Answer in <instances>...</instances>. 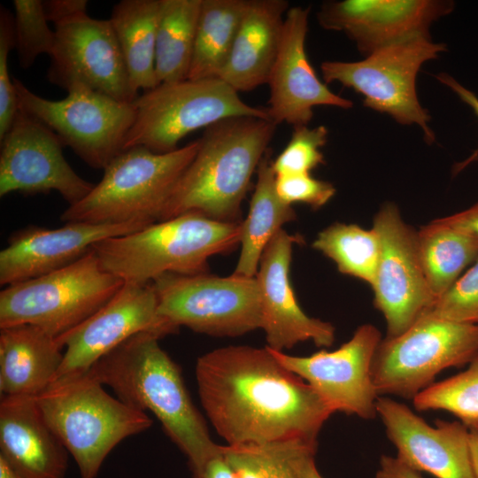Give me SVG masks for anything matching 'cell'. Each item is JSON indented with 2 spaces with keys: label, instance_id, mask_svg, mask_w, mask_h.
<instances>
[{
  "label": "cell",
  "instance_id": "1",
  "mask_svg": "<svg viewBox=\"0 0 478 478\" xmlns=\"http://www.w3.org/2000/svg\"><path fill=\"white\" fill-rule=\"evenodd\" d=\"M195 375L201 405L227 445L285 440L318 444L321 428L334 413L267 346L209 351L197 358Z\"/></svg>",
  "mask_w": 478,
  "mask_h": 478
},
{
  "label": "cell",
  "instance_id": "2",
  "mask_svg": "<svg viewBox=\"0 0 478 478\" xmlns=\"http://www.w3.org/2000/svg\"><path fill=\"white\" fill-rule=\"evenodd\" d=\"M159 339L150 332L136 334L90 370L121 402L153 413L194 470L218 454L221 445L212 441L178 365L160 347Z\"/></svg>",
  "mask_w": 478,
  "mask_h": 478
},
{
  "label": "cell",
  "instance_id": "3",
  "mask_svg": "<svg viewBox=\"0 0 478 478\" xmlns=\"http://www.w3.org/2000/svg\"><path fill=\"white\" fill-rule=\"evenodd\" d=\"M275 127L271 120L256 117L230 118L207 127L159 221L188 212L238 221L251 176L268 150Z\"/></svg>",
  "mask_w": 478,
  "mask_h": 478
},
{
  "label": "cell",
  "instance_id": "4",
  "mask_svg": "<svg viewBox=\"0 0 478 478\" xmlns=\"http://www.w3.org/2000/svg\"><path fill=\"white\" fill-rule=\"evenodd\" d=\"M242 221H220L188 212L141 230L110 237L92 250L101 266L123 281L146 284L165 274L207 272L208 259L240 244Z\"/></svg>",
  "mask_w": 478,
  "mask_h": 478
},
{
  "label": "cell",
  "instance_id": "5",
  "mask_svg": "<svg viewBox=\"0 0 478 478\" xmlns=\"http://www.w3.org/2000/svg\"><path fill=\"white\" fill-rule=\"evenodd\" d=\"M35 399L45 421L75 460L81 478H96L121 441L152 425L146 412L111 396L90 369L55 380Z\"/></svg>",
  "mask_w": 478,
  "mask_h": 478
},
{
  "label": "cell",
  "instance_id": "6",
  "mask_svg": "<svg viewBox=\"0 0 478 478\" xmlns=\"http://www.w3.org/2000/svg\"><path fill=\"white\" fill-rule=\"evenodd\" d=\"M199 147L200 138L165 153L141 146L123 150L104 169L101 181L81 201L69 205L60 220L96 224L159 221Z\"/></svg>",
  "mask_w": 478,
  "mask_h": 478
},
{
  "label": "cell",
  "instance_id": "7",
  "mask_svg": "<svg viewBox=\"0 0 478 478\" xmlns=\"http://www.w3.org/2000/svg\"><path fill=\"white\" fill-rule=\"evenodd\" d=\"M123 283L103 269L91 249L66 267L3 289L0 328L28 324L59 337L104 306Z\"/></svg>",
  "mask_w": 478,
  "mask_h": 478
},
{
  "label": "cell",
  "instance_id": "8",
  "mask_svg": "<svg viewBox=\"0 0 478 478\" xmlns=\"http://www.w3.org/2000/svg\"><path fill=\"white\" fill-rule=\"evenodd\" d=\"M135 120L124 149L144 147L165 153L189 134L236 117L269 119L266 109L247 104L220 78L160 83L133 102ZM270 120V119H269Z\"/></svg>",
  "mask_w": 478,
  "mask_h": 478
},
{
  "label": "cell",
  "instance_id": "9",
  "mask_svg": "<svg viewBox=\"0 0 478 478\" xmlns=\"http://www.w3.org/2000/svg\"><path fill=\"white\" fill-rule=\"evenodd\" d=\"M444 43L420 37L382 48L359 61L326 60L320 71L326 84L337 81L363 96L364 106L386 113L401 125H418L428 144L436 136L420 104L416 81L422 65L446 51Z\"/></svg>",
  "mask_w": 478,
  "mask_h": 478
},
{
  "label": "cell",
  "instance_id": "10",
  "mask_svg": "<svg viewBox=\"0 0 478 478\" xmlns=\"http://www.w3.org/2000/svg\"><path fill=\"white\" fill-rule=\"evenodd\" d=\"M478 353V324L421 316L408 329L379 343L372 377L379 396L413 399L443 370L462 366Z\"/></svg>",
  "mask_w": 478,
  "mask_h": 478
},
{
  "label": "cell",
  "instance_id": "11",
  "mask_svg": "<svg viewBox=\"0 0 478 478\" xmlns=\"http://www.w3.org/2000/svg\"><path fill=\"white\" fill-rule=\"evenodd\" d=\"M18 108L50 128L64 146L90 167L104 169L123 151L135 120L133 103L122 102L75 82L61 100L32 92L12 77Z\"/></svg>",
  "mask_w": 478,
  "mask_h": 478
},
{
  "label": "cell",
  "instance_id": "12",
  "mask_svg": "<svg viewBox=\"0 0 478 478\" xmlns=\"http://www.w3.org/2000/svg\"><path fill=\"white\" fill-rule=\"evenodd\" d=\"M161 317L176 328L212 336H239L263 327L256 277L165 274L152 281Z\"/></svg>",
  "mask_w": 478,
  "mask_h": 478
},
{
  "label": "cell",
  "instance_id": "13",
  "mask_svg": "<svg viewBox=\"0 0 478 478\" xmlns=\"http://www.w3.org/2000/svg\"><path fill=\"white\" fill-rule=\"evenodd\" d=\"M380 258L372 284L374 303L383 314L387 336H397L426 314L436 301L424 274L416 231L396 204L384 203L374 219Z\"/></svg>",
  "mask_w": 478,
  "mask_h": 478
},
{
  "label": "cell",
  "instance_id": "14",
  "mask_svg": "<svg viewBox=\"0 0 478 478\" xmlns=\"http://www.w3.org/2000/svg\"><path fill=\"white\" fill-rule=\"evenodd\" d=\"M382 341L372 324L359 326L338 349L310 356H292L269 350L288 370L306 382L335 412L372 420L380 397L372 377L375 351Z\"/></svg>",
  "mask_w": 478,
  "mask_h": 478
},
{
  "label": "cell",
  "instance_id": "15",
  "mask_svg": "<svg viewBox=\"0 0 478 478\" xmlns=\"http://www.w3.org/2000/svg\"><path fill=\"white\" fill-rule=\"evenodd\" d=\"M178 329L159 315L151 282L124 281L98 311L57 337L64 349V357L54 381L89 371L100 358L136 334L150 332L163 338Z\"/></svg>",
  "mask_w": 478,
  "mask_h": 478
},
{
  "label": "cell",
  "instance_id": "16",
  "mask_svg": "<svg viewBox=\"0 0 478 478\" xmlns=\"http://www.w3.org/2000/svg\"><path fill=\"white\" fill-rule=\"evenodd\" d=\"M0 142L1 197L12 192L34 195L54 190L71 205L94 187L68 164L58 135L19 108Z\"/></svg>",
  "mask_w": 478,
  "mask_h": 478
},
{
  "label": "cell",
  "instance_id": "17",
  "mask_svg": "<svg viewBox=\"0 0 478 478\" xmlns=\"http://www.w3.org/2000/svg\"><path fill=\"white\" fill-rule=\"evenodd\" d=\"M54 26L55 45L47 71L50 83L66 90L80 82L127 103L137 98L109 19L85 14Z\"/></svg>",
  "mask_w": 478,
  "mask_h": 478
},
{
  "label": "cell",
  "instance_id": "18",
  "mask_svg": "<svg viewBox=\"0 0 478 478\" xmlns=\"http://www.w3.org/2000/svg\"><path fill=\"white\" fill-rule=\"evenodd\" d=\"M454 6L447 0L328 1L317 19L324 29L343 32L366 57L391 44L431 38V25Z\"/></svg>",
  "mask_w": 478,
  "mask_h": 478
},
{
  "label": "cell",
  "instance_id": "19",
  "mask_svg": "<svg viewBox=\"0 0 478 478\" xmlns=\"http://www.w3.org/2000/svg\"><path fill=\"white\" fill-rule=\"evenodd\" d=\"M310 7H290L284 18L279 50L267 84L266 112L276 125L307 126L313 107L351 109L353 102L333 93L317 76L305 51Z\"/></svg>",
  "mask_w": 478,
  "mask_h": 478
},
{
  "label": "cell",
  "instance_id": "20",
  "mask_svg": "<svg viewBox=\"0 0 478 478\" xmlns=\"http://www.w3.org/2000/svg\"><path fill=\"white\" fill-rule=\"evenodd\" d=\"M376 411L397 458L407 466L436 478H474L464 423L438 420L432 427L407 405L384 396L378 397Z\"/></svg>",
  "mask_w": 478,
  "mask_h": 478
},
{
  "label": "cell",
  "instance_id": "21",
  "mask_svg": "<svg viewBox=\"0 0 478 478\" xmlns=\"http://www.w3.org/2000/svg\"><path fill=\"white\" fill-rule=\"evenodd\" d=\"M147 226L66 222L58 228L30 226L16 231L0 251V284L6 287L57 271L82 258L96 243Z\"/></svg>",
  "mask_w": 478,
  "mask_h": 478
},
{
  "label": "cell",
  "instance_id": "22",
  "mask_svg": "<svg viewBox=\"0 0 478 478\" xmlns=\"http://www.w3.org/2000/svg\"><path fill=\"white\" fill-rule=\"evenodd\" d=\"M301 239L280 229L266 246L256 275L261 293L262 329L266 346L277 351L305 341H312L319 347H329L335 341L334 326L305 313L291 286L292 248Z\"/></svg>",
  "mask_w": 478,
  "mask_h": 478
},
{
  "label": "cell",
  "instance_id": "23",
  "mask_svg": "<svg viewBox=\"0 0 478 478\" xmlns=\"http://www.w3.org/2000/svg\"><path fill=\"white\" fill-rule=\"evenodd\" d=\"M68 454L35 397L1 396L0 458L19 478H66Z\"/></svg>",
  "mask_w": 478,
  "mask_h": 478
},
{
  "label": "cell",
  "instance_id": "24",
  "mask_svg": "<svg viewBox=\"0 0 478 478\" xmlns=\"http://www.w3.org/2000/svg\"><path fill=\"white\" fill-rule=\"evenodd\" d=\"M289 9L286 0H248L220 80L237 92L267 83Z\"/></svg>",
  "mask_w": 478,
  "mask_h": 478
},
{
  "label": "cell",
  "instance_id": "25",
  "mask_svg": "<svg viewBox=\"0 0 478 478\" xmlns=\"http://www.w3.org/2000/svg\"><path fill=\"white\" fill-rule=\"evenodd\" d=\"M63 357L57 337L37 327L0 328L1 395L37 397L54 381Z\"/></svg>",
  "mask_w": 478,
  "mask_h": 478
},
{
  "label": "cell",
  "instance_id": "26",
  "mask_svg": "<svg viewBox=\"0 0 478 478\" xmlns=\"http://www.w3.org/2000/svg\"><path fill=\"white\" fill-rule=\"evenodd\" d=\"M160 0H122L109 19L118 40L132 89L150 90L156 75V37Z\"/></svg>",
  "mask_w": 478,
  "mask_h": 478
},
{
  "label": "cell",
  "instance_id": "27",
  "mask_svg": "<svg viewBox=\"0 0 478 478\" xmlns=\"http://www.w3.org/2000/svg\"><path fill=\"white\" fill-rule=\"evenodd\" d=\"M257 173L249 213L242 222L241 252L232 274L234 275L256 277L267 243L285 223L297 217L293 207L283 202L277 194L269 149L262 158Z\"/></svg>",
  "mask_w": 478,
  "mask_h": 478
},
{
  "label": "cell",
  "instance_id": "28",
  "mask_svg": "<svg viewBox=\"0 0 478 478\" xmlns=\"http://www.w3.org/2000/svg\"><path fill=\"white\" fill-rule=\"evenodd\" d=\"M420 263L436 300L478 257V237L460 229L444 218L416 231Z\"/></svg>",
  "mask_w": 478,
  "mask_h": 478
},
{
  "label": "cell",
  "instance_id": "29",
  "mask_svg": "<svg viewBox=\"0 0 478 478\" xmlns=\"http://www.w3.org/2000/svg\"><path fill=\"white\" fill-rule=\"evenodd\" d=\"M202 0H160L156 37L158 83L188 79Z\"/></svg>",
  "mask_w": 478,
  "mask_h": 478
},
{
  "label": "cell",
  "instance_id": "30",
  "mask_svg": "<svg viewBox=\"0 0 478 478\" xmlns=\"http://www.w3.org/2000/svg\"><path fill=\"white\" fill-rule=\"evenodd\" d=\"M248 0H202L188 79L219 78Z\"/></svg>",
  "mask_w": 478,
  "mask_h": 478
},
{
  "label": "cell",
  "instance_id": "31",
  "mask_svg": "<svg viewBox=\"0 0 478 478\" xmlns=\"http://www.w3.org/2000/svg\"><path fill=\"white\" fill-rule=\"evenodd\" d=\"M335 262L338 271L372 286L380 258V241L374 229L356 224L334 223L320 231L312 244Z\"/></svg>",
  "mask_w": 478,
  "mask_h": 478
},
{
  "label": "cell",
  "instance_id": "32",
  "mask_svg": "<svg viewBox=\"0 0 478 478\" xmlns=\"http://www.w3.org/2000/svg\"><path fill=\"white\" fill-rule=\"evenodd\" d=\"M302 440H285L263 444L221 445L225 459L236 478H299L298 464L309 449Z\"/></svg>",
  "mask_w": 478,
  "mask_h": 478
},
{
  "label": "cell",
  "instance_id": "33",
  "mask_svg": "<svg viewBox=\"0 0 478 478\" xmlns=\"http://www.w3.org/2000/svg\"><path fill=\"white\" fill-rule=\"evenodd\" d=\"M412 402L418 411H446L467 428L478 425V353L466 370L433 383Z\"/></svg>",
  "mask_w": 478,
  "mask_h": 478
},
{
  "label": "cell",
  "instance_id": "34",
  "mask_svg": "<svg viewBox=\"0 0 478 478\" xmlns=\"http://www.w3.org/2000/svg\"><path fill=\"white\" fill-rule=\"evenodd\" d=\"M14 37L19 66L28 69L38 56L51 55L55 30L49 26L42 1L14 0Z\"/></svg>",
  "mask_w": 478,
  "mask_h": 478
},
{
  "label": "cell",
  "instance_id": "35",
  "mask_svg": "<svg viewBox=\"0 0 478 478\" xmlns=\"http://www.w3.org/2000/svg\"><path fill=\"white\" fill-rule=\"evenodd\" d=\"M328 130L324 125L315 127H295L286 147L272 160L275 176L311 173L325 163L321 148L327 143Z\"/></svg>",
  "mask_w": 478,
  "mask_h": 478
},
{
  "label": "cell",
  "instance_id": "36",
  "mask_svg": "<svg viewBox=\"0 0 478 478\" xmlns=\"http://www.w3.org/2000/svg\"><path fill=\"white\" fill-rule=\"evenodd\" d=\"M427 313L451 321L478 324V257L473 266L436 298Z\"/></svg>",
  "mask_w": 478,
  "mask_h": 478
},
{
  "label": "cell",
  "instance_id": "37",
  "mask_svg": "<svg viewBox=\"0 0 478 478\" xmlns=\"http://www.w3.org/2000/svg\"><path fill=\"white\" fill-rule=\"evenodd\" d=\"M15 49L13 14L0 8V138L10 127L17 112L18 103L12 78L9 73L8 58Z\"/></svg>",
  "mask_w": 478,
  "mask_h": 478
},
{
  "label": "cell",
  "instance_id": "38",
  "mask_svg": "<svg viewBox=\"0 0 478 478\" xmlns=\"http://www.w3.org/2000/svg\"><path fill=\"white\" fill-rule=\"evenodd\" d=\"M275 188L286 204L301 203L312 209L325 205L335 193L331 182L313 178L311 173L275 176Z\"/></svg>",
  "mask_w": 478,
  "mask_h": 478
},
{
  "label": "cell",
  "instance_id": "39",
  "mask_svg": "<svg viewBox=\"0 0 478 478\" xmlns=\"http://www.w3.org/2000/svg\"><path fill=\"white\" fill-rule=\"evenodd\" d=\"M436 78L437 81H439V82L451 89L461 99V101H463L472 109L474 113L478 118V96L473 91L464 87L454 77L447 73H440L436 75ZM477 159L478 148L475 149L467 158L462 162L457 163L453 166V174H457Z\"/></svg>",
  "mask_w": 478,
  "mask_h": 478
},
{
  "label": "cell",
  "instance_id": "40",
  "mask_svg": "<svg viewBox=\"0 0 478 478\" xmlns=\"http://www.w3.org/2000/svg\"><path fill=\"white\" fill-rule=\"evenodd\" d=\"M42 4L49 22L54 25L88 14L87 0H47Z\"/></svg>",
  "mask_w": 478,
  "mask_h": 478
},
{
  "label": "cell",
  "instance_id": "41",
  "mask_svg": "<svg viewBox=\"0 0 478 478\" xmlns=\"http://www.w3.org/2000/svg\"><path fill=\"white\" fill-rule=\"evenodd\" d=\"M191 471L193 478H236L225 459L221 448L218 454Z\"/></svg>",
  "mask_w": 478,
  "mask_h": 478
},
{
  "label": "cell",
  "instance_id": "42",
  "mask_svg": "<svg viewBox=\"0 0 478 478\" xmlns=\"http://www.w3.org/2000/svg\"><path fill=\"white\" fill-rule=\"evenodd\" d=\"M376 478H422L420 472L415 471L397 457L382 455L380 459Z\"/></svg>",
  "mask_w": 478,
  "mask_h": 478
},
{
  "label": "cell",
  "instance_id": "43",
  "mask_svg": "<svg viewBox=\"0 0 478 478\" xmlns=\"http://www.w3.org/2000/svg\"><path fill=\"white\" fill-rule=\"evenodd\" d=\"M444 220L478 237V202L464 211L444 217Z\"/></svg>",
  "mask_w": 478,
  "mask_h": 478
},
{
  "label": "cell",
  "instance_id": "44",
  "mask_svg": "<svg viewBox=\"0 0 478 478\" xmlns=\"http://www.w3.org/2000/svg\"><path fill=\"white\" fill-rule=\"evenodd\" d=\"M316 451L309 449L302 455L298 464L299 478H322L315 465Z\"/></svg>",
  "mask_w": 478,
  "mask_h": 478
},
{
  "label": "cell",
  "instance_id": "45",
  "mask_svg": "<svg viewBox=\"0 0 478 478\" xmlns=\"http://www.w3.org/2000/svg\"><path fill=\"white\" fill-rule=\"evenodd\" d=\"M474 478H478V425L467 428Z\"/></svg>",
  "mask_w": 478,
  "mask_h": 478
},
{
  "label": "cell",
  "instance_id": "46",
  "mask_svg": "<svg viewBox=\"0 0 478 478\" xmlns=\"http://www.w3.org/2000/svg\"><path fill=\"white\" fill-rule=\"evenodd\" d=\"M0 478H19L2 458H0Z\"/></svg>",
  "mask_w": 478,
  "mask_h": 478
}]
</instances>
